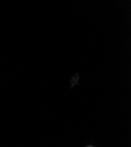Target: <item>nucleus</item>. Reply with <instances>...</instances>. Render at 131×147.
Segmentation results:
<instances>
[{
	"instance_id": "obj_1",
	"label": "nucleus",
	"mask_w": 131,
	"mask_h": 147,
	"mask_svg": "<svg viewBox=\"0 0 131 147\" xmlns=\"http://www.w3.org/2000/svg\"><path fill=\"white\" fill-rule=\"evenodd\" d=\"M86 147H93L92 146H86Z\"/></svg>"
}]
</instances>
